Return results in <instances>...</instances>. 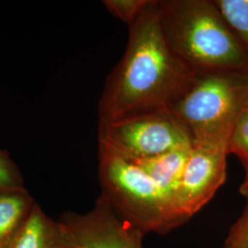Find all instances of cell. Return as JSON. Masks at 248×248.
Listing matches in <instances>:
<instances>
[{
    "label": "cell",
    "mask_w": 248,
    "mask_h": 248,
    "mask_svg": "<svg viewBox=\"0 0 248 248\" xmlns=\"http://www.w3.org/2000/svg\"><path fill=\"white\" fill-rule=\"evenodd\" d=\"M8 248H73L59 222L34 204Z\"/></svg>",
    "instance_id": "9c48e42d"
},
{
    "label": "cell",
    "mask_w": 248,
    "mask_h": 248,
    "mask_svg": "<svg viewBox=\"0 0 248 248\" xmlns=\"http://www.w3.org/2000/svg\"><path fill=\"white\" fill-rule=\"evenodd\" d=\"M190 149L191 146H186L148 158H128L139 168H141L155 182V184L159 186L161 191L169 201L175 215V198Z\"/></svg>",
    "instance_id": "ba28073f"
},
{
    "label": "cell",
    "mask_w": 248,
    "mask_h": 248,
    "mask_svg": "<svg viewBox=\"0 0 248 248\" xmlns=\"http://www.w3.org/2000/svg\"><path fill=\"white\" fill-rule=\"evenodd\" d=\"M229 155L239 159L246 172L244 180H248V104L244 108L231 133L228 142Z\"/></svg>",
    "instance_id": "7c38bea8"
},
{
    "label": "cell",
    "mask_w": 248,
    "mask_h": 248,
    "mask_svg": "<svg viewBox=\"0 0 248 248\" xmlns=\"http://www.w3.org/2000/svg\"><path fill=\"white\" fill-rule=\"evenodd\" d=\"M102 193L126 222L143 233H164L182 224L159 186L141 168L98 142Z\"/></svg>",
    "instance_id": "277c9868"
},
{
    "label": "cell",
    "mask_w": 248,
    "mask_h": 248,
    "mask_svg": "<svg viewBox=\"0 0 248 248\" xmlns=\"http://www.w3.org/2000/svg\"><path fill=\"white\" fill-rule=\"evenodd\" d=\"M35 203L25 187L0 189V248H9Z\"/></svg>",
    "instance_id": "30bf717a"
},
{
    "label": "cell",
    "mask_w": 248,
    "mask_h": 248,
    "mask_svg": "<svg viewBox=\"0 0 248 248\" xmlns=\"http://www.w3.org/2000/svg\"><path fill=\"white\" fill-rule=\"evenodd\" d=\"M241 194L248 199V180H244L242 185L240 186Z\"/></svg>",
    "instance_id": "2e32d148"
},
{
    "label": "cell",
    "mask_w": 248,
    "mask_h": 248,
    "mask_svg": "<svg viewBox=\"0 0 248 248\" xmlns=\"http://www.w3.org/2000/svg\"><path fill=\"white\" fill-rule=\"evenodd\" d=\"M151 0H104L107 10L128 25L132 24L145 9Z\"/></svg>",
    "instance_id": "4fadbf2b"
},
{
    "label": "cell",
    "mask_w": 248,
    "mask_h": 248,
    "mask_svg": "<svg viewBox=\"0 0 248 248\" xmlns=\"http://www.w3.org/2000/svg\"><path fill=\"white\" fill-rule=\"evenodd\" d=\"M160 25L171 51L194 71H248V54L214 1L160 0Z\"/></svg>",
    "instance_id": "7a4b0ae2"
},
{
    "label": "cell",
    "mask_w": 248,
    "mask_h": 248,
    "mask_svg": "<svg viewBox=\"0 0 248 248\" xmlns=\"http://www.w3.org/2000/svg\"><path fill=\"white\" fill-rule=\"evenodd\" d=\"M24 188L23 178L9 153L0 149V189Z\"/></svg>",
    "instance_id": "5bb4252c"
},
{
    "label": "cell",
    "mask_w": 248,
    "mask_h": 248,
    "mask_svg": "<svg viewBox=\"0 0 248 248\" xmlns=\"http://www.w3.org/2000/svg\"><path fill=\"white\" fill-rule=\"evenodd\" d=\"M222 248H248V203L231 227Z\"/></svg>",
    "instance_id": "9a60e30c"
},
{
    "label": "cell",
    "mask_w": 248,
    "mask_h": 248,
    "mask_svg": "<svg viewBox=\"0 0 248 248\" xmlns=\"http://www.w3.org/2000/svg\"><path fill=\"white\" fill-rule=\"evenodd\" d=\"M98 140L129 159L148 158L192 145L184 125L168 111L99 120Z\"/></svg>",
    "instance_id": "5b68a950"
},
{
    "label": "cell",
    "mask_w": 248,
    "mask_h": 248,
    "mask_svg": "<svg viewBox=\"0 0 248 248\" xmlns=\"http://www.w3.org/2000/svg\"><path fill=\"white\" fill-rule=\"evenodd\" d=\"M214 3L248 54V0H215Z\"/></svg>",
    "instance_id": "8fae6325"
},
{
    "label": "cell",
    "mask_w": 248,
    "mask_h": 248,
    "mask_svg": "<svg viewBox=\"0 0 248 248\" xmlns=\"http://www.w3.org/2000/svg\"><path fill=\"white\" fill-rule=\"evenodd\" d=\"M129 28L125 53L108 77L99 100V120L169 112L194 73L167 44L158 1L151 0Z\"/></svg>",
    "instance_id": "6da1fadb"
},
{
    "label": "cell",
    "mask_w": 248,
    "mask_h": 248,
    "mask_svg": "<svg viewBox=\"0 0 248 248\" xmlns=\"http://www.w3.org/2000/svg\"><path fill=\"white\" fill-rule=\"evenodd\" d=\"M57 222L73 248H142L145 233L124 220L103 194L88 213L66 212Z\"/></svg>",
    "instance_id": "8992f818"
},
{
    "label": "cell",
    "mask_w": 248,
    "mask_h": 248,
    "mask_svg": "<svg viewBox=\"0 0 248 248\" xmlns=\"http://www.w3.org/2000/svg\"><path fill=\"white\" fill-rule=\"evenodd\" d=\"M228 155L227 144L192 143L174 203L182 223L201 211L223 185Z\"/></svg>",
    "instance_id": "52a82bcc"
},
{
    "label": "cell",
    "mask_w": 248,
    "mask_h": 248,
    "mask_svg": "<svg viewBox=\"0 0 248 248\" xmlns=\"http://www.w3.org/2000/svg\"><path fill=\"white\" fill-rule=\"evenodd\" d=\"M248 104V71H194L169 112L184 125L192 143L227 144Z\"/></svg>",
    "instance_id": "3957f363"
}]
</instances>
